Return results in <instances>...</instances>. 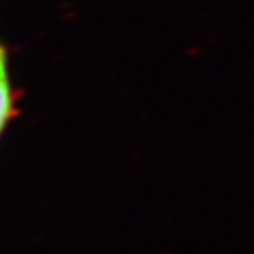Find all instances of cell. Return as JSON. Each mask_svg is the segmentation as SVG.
Returning a JSON list of instances; mask_svg holds the SVG:
<instances>
[{"instance_id": "1", "label": "cell", "mask_w": 254, "mask_h": 254, "mask_svg": "<svg viewBox=\"0 0 254 254\" xmlns=\"http://www.w3.org/2000/svg\"><path fill=\"white\" fill-rule=\"evenodd\" d=\"M18 103L20 97L16 94V87L11 78L9 48L0 43V139L20 113Z\"/></svg>"}]
</instances>
